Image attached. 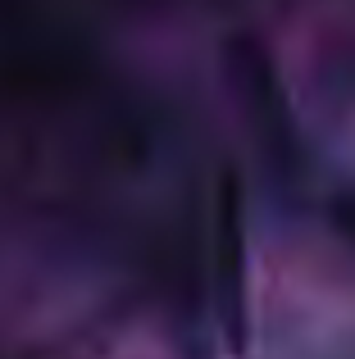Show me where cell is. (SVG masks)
Here are the masks:
<instances>
[{
    "instance_id": "cell-1",
    "label": "cell",
    "mask_w": 355,
    "mask_h": 359,
    "mask_svg": "<svg viewBox=\"0 0 355 359\" xmlns=\"http://www.w3.org/2000/svg\"><path fill=\"white\" fill-rule=\"evenodd\" d=\"M342 228H347L351 237H355V201H351V205H342Z\"/></svg>"
}]
</instances>
